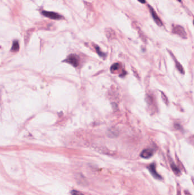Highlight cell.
Instances as JSON below:
<instances>
[{
  "mask_svg": "<svg viewBox=\"0 0 194 195\" xmlns=\"http://www.w3.org/2000/svg\"><path fill=\"white\" fill-rule=\"evenodd\" d=\"M173 32L181 36L182 38H186L187 33L183 27L179 25H175L173 28Z\"/></svg>",
  "mask_w": 194,
  "mask_h": 195,
  "instance_id": "obj_1",
  "label": "cell"
},
{
  "mask_svg": "<svg viewBox=\"0 0 194 195\" xmlns=\"http://www.w3.org/2000/svg\"><path fill=\"white\" fill-rule=\"evenodd\" d=\"M138 1L142 4H145L146 3V1L145 0H138Z\"/></svg>",
  "mask_w": 194,
  "mask_h": 195,
  "instance_id": "obj_12",
  "label": "cell"
},
{
  "mask_svg": "<svg viewBox=\"0 0 194 195\" xmlns=\"http://www.w3.org/2000/svg\"><path fill=\"white\" fill-rule=\"evenodd\" d=\"M42 15L52 19H60L63 18V17L57 13L52 12H47V11H42Z\"/></svg>",
  "mask_w": 194,
  "mask_h": 195,
  "instance_id": "obj_2",
  "label": "cell"
},
{
  "mask_svg": "<svg viewBox=\"0 0 194 195\" xmlns=\"http://www.w3.org/2000/svg\"><path fill=\"white\" fill-rule=\"evenodd\" d=\"M119 64L118 63H115L113 65H112V66L111 68V70L112 71H115V70H117L118 69H119Z\"/></svg>",
  "mask_w": 194,
  "mask_h": 195,
  "instance_id": "obj_10",
  "label": "cell"
},
{
  "mask_svg": "<svg viewBox=\"0 0 194 195\" xmlns=\"http://www.w3.org/2000/svg\"><path fill=\"white\" fill-rule=\"evenodd\" d=\"M67 61L74 66H77L79 64V61L77 56L74 55H71L69 56V57L68 58V59H67Z\"/></svg>",
  "mask_w": 194,
  "mask_h": 195,
  "instance_id": "obj_6",
  "label": "cell"
},
{
  "mask_svg": "<svg viewBox=\"0 0 194 195\" xmlns=\"http://www.w3.org/2000/svg\"><path fill=\"white\" fill-rule=\"evenodd\" d=\"M19 44L17 41H14L13 44V46L12 48V50L14 52H17L19 50Z\"/></svg>",
  "mask_w": 194,
  "mask_h": 195,
  "instance_id": "obj_8",
  "label": "cell"
},
{
  "mask_svg": "<svg viewBox=\"0 0 194 195\" xmlns=\"http://www.w3.org/2000/svg\"><path fill=\"white\" fill-rule=\"evenodd\" d=\"M71 195H84L83 193H81V192L75 191V190H72L71 192Z\"/></svg>",
  "mask_w": 194,
  "mask_h": 195,
  "instance_id": "obj_11",
  "label": "cell"
},
{
  "mask_svg": "<svg viewBox=\"0 0 194 195\" xmlns=\"http://www.w3.org/2000/svg\"><path fill=\"white\" fill-rule=\"evenodd\" d=\"M170 165H171V169H172L173 171L174 172V173L175 174L176 176H180L181 175V171L179 170V169L177 167L176 165L174 164V163H171L170 164Z\"/></svg>",
  "mask_w": 194,
  "mask_h": 195,
  "instance_id": "obj_7",
  "label": "cell"
},
{
  "mask_svg": "<svg viewBox=\"0 0 194 195\" xmlns=\"http://www.w3.org/2000/svg\"><path fill=\"white\" fill-rule=\"evenodd\" d=\"M148 7H149V10H150V13H151V16H152V17H153V19H154V21H155L157 25H158V26H162V25H163L162 22V21L161 20V19L159 18V17H158V16L157 15V14H156V12H155V10H154V9H153V8L152 7L150 6H149V5Z\"/></svg>",
  "mask_w": 194,
  "mask_h": 195,
  "instance_id": "obj_3",
  "label": "cell"
},
{
  "mask_svg": "<svg viewBox=\"0 0 194 195\" xmlns=\"http://www.w3.org/2000/svg\"><path fill=\"white\" fill-rule=\"evenodd\" d=\"M153 155V150L150 149H146L143 150L140 154V156L143 159H149Z\"/></svg>",
  "mask_w": 194,
  "mask_h": 195,
  "instance_id": "obj_5",
  "label": "cell"
},
{
  "mask_svg": "<svg viewBox=\"0 0 194 195\" xmlns=\"http://www.w3.org/2000/svg\"><path fill=\"white\" fill-rule=\"evenodd\" d=\"M178 1H181V0H178Z\"/></svg>",
  "mask_w": 194,
  "mask_h": 195,
  "instance_id": "obj_13",
  "label": "cell"
},
{
  "mask_svg": "<svg viewBox=\"0 0 194 195\" xmlns=\"http://www.w3.org/2000/svg\"><path fill=\"white\" fill-rule=\"evenodd\" d=\"M193 24H194V22H193Z\"/></svg>",
  "mask_w": 194,
  "mask_h": 195,
  "instance_id": "obj_14",
  "label": "cell"
},
{
  "mask_svg": "<svg viewBox=\"0 0 194 195\" xmlns=\"http://www.w3.org/2000/svg\"><path fill=\"white\" fill-rule=\"evenodd\" d=\"M149 171H150L152 176L157 180H162V177L161 175H159L156 170V165L154 163H152L150 165H149L148 167Z\"/></svg>",
  "mask_w": 194,
  "mask_h": 195,
  "instance_id": "obj_4",
  "label": "cell"
},
{
  "mask_svg": "<svg viewBox=\"0 0 194 195\" xmlns=\"http://www.w3.org/2000/svg\"><path fill=\"white\" fill-rule=\"evenodd\" d=\"M174 60H175V62H176V67L178 69V70H179L180 71H181L182 73H184L183 72V69L182 66H181V64H180L178 62H177V61L176 60V59H174Z\"/></svg>",
  "mask_w": 194,
  "mask_h": 195,
  "instance_id": "obj_9",
  "label": "cell"
}]
</instances>
